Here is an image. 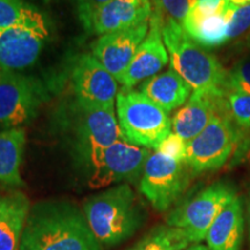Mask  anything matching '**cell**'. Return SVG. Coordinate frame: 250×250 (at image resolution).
Instances as JSON below:
<instances>
[{
  "mask_svg": "<svg viewBox=\"0 0 250 250\" xmlns=\"http://www.w3.org/2000/svg\"><path fill=\"white\" fill-rule=\"evenodd\" d=\"M156 152L174 159V160L186 161L187 143L176 133L170 132L162 140L159 147L156 148Z\"/></svg>",
  "mask_w": 250,
  "mask_h": 250,
  "instance_id": "4316f807",
  "label": "cell"
},
{
  "mask_svg": "<svg viewBox=\"0 0 250 250\" xmlns=\"http://www.w3.org/2000/svg\"><path fill=\"white\" fill-rule=\"evenodd\" d=\"M151 14V0H112L90 18L85 29L101 36L148 22Z\"/></svg>",
  "mask_w": 250,
  "mask_h": 250,
  "instance_id": "9a60e30c",
  "label": "cell"
},
{
  "mask_svg": "<svg viewBox=\"0 0 250 250\" xmlns=\"http://www.w3.org/2000/svg\"><path fill=\"white\" fill-rule=\"evenodd\" d=\"M161 21V20H160ZM161 34L169 55L170 68L189 83L193 92L226 95L227 71L173 20L161 22Z\"/></svg>",
  "mask_w": 250,
  "mask_h": 250,
  "instance_id": "7a4b0ae2",
  "label": "cell"
},
{
  "mask_svg": "<svg viewBox=\"0 0 250 250\" xmlns=\"http://www.w3.org/2000/svg\"><path fill=\"white\" fill-rule=\"evenodd\" d=\"M151 149L120 140L102 149L86 162L88 168V186L92 189H103L126 181L142 177Z\"/></svg>",
  "mask_w": 250,
  "mask_h": 250,
  "instance_id": "52a82bcc",
  "label": "cell"
},
{
  "mask_svg": "<svg viewBox=\"0 0 250 250\" xmlns=\"http://www.w3.org/2000/svg\"><path fill=\"white\" fill-rule=\"evenodd\" d=\"M227 92H237L250 95V58L237 62L227 72Z\"/></svg>",
  "mask_w": 250,
  "mask_h": 250,
  "instance_id": "484cf974",
  "label": "cell"
},
{
  "mask_svg": "<svg viewBox=\"0 0 250 250\" xmlns=\"http://www.w3.org/2000/svg\"><path fill=\"white\" fill-rule=\"evenodd\" d=\"M236 7L225 1L224 7L213 14H206L195 5L187 14L182 26L186 33L202 46H219L228 41V27Z\"/></svg>",
  "mask_w": 250,
  "mask_h": 250,
  "instance_id": "e0dca14e",
  "label": "cell"
},
{
  "mask_svg": "<svg viewBox=\"0 0 250 250\" xmlns=\"http://www.w3.org/2000/svg\"><path fill=\"white\" fill-rule=\"evenodd\" d=\"M196 5L206 14H213L224 7L225 0H197Z\"/></svg>",
  "mask_w": 250,
  "mask_h": 250,
  "instance_id": "f546056e",
  "label": "cell"
},
{
  "mask_svg": "<svg viewBox=\"0 0 250 250\" xmlns=\"http://www.w3.org/2000/svg\"><path fill=\"white\" fill-rule=\"evenodd\" d=\"M26 146V132L21 127L0 131V184L23 187L21 164Z\"/></svg>",
  "mask_w": 250,
  "mask_h": 250,
  "instance_id": "44dd1931",
  "label": "cell"
},
{
  "mask_svg": "<svg viewBox=\"0 0 250 250\" xmlns=\"http://www.w3.org/2000/svg\"><path fill=\"white\" fill-rule=\"evenodd\" d=\"M191 245L179 228L156 226L127 250H183Z\"/></svg>",
  "mask_w": 250,
  "mask_h": 250,
  "instance_id": "7402d4cb",
  "label": "cell"
},
{
  "mask_svg": "<svg viewBox=\"0 0 250 250\" xmlns=\"http://www.w3.org/2000/svg\"><path fill=\"white\" fill-rule=\"evenodd\" d=\"M192 88L182 77L169 68L144 81L140 93L166 112L181 107L191 96Z\"/></svg>",
  "mask_w": 250,
  "mask_h": 250,
  "instance_id": "ffe728a7",
  "label": "cell"
},
{
  "mask_svg": "<svg viewBox=\"0 0 250 250\" xmlns=\"http://www.w3.org/2000/svg\"><path fill=\"white\" fill-rule=\"evenodd\" d=\"M148 29L149 21L101 35L93 43L92 56L117 80L130 65L137 49L147 36Z\"/></svg>",
  "mask_w": 250,
  "mask_h": 250,
  "instance_id": "4fadbf2b",
  "label": "cell"
},
{
  "mask_svg": "<svg viewBox=\"0 0 250 250\" xmlns=\"http://www.w3.org/2000/svg\"><path fill=\"white\" fill-rule=\"evenodd\" d=\"M248 224H249V237H250V198H249V205H248Z\"/></svg>",
  "mask_w": 250,
  "mask_h": 250,
  "instance_id": "836d02e7",
  "label": "cell"
},
{
  "mask_svg": "<svg viewBox=\"0 0 250 250\" xmlns=\"http://www.w3.org/2000/svg\"><path fill=\"white\" fill-rule=\"evenodd\" d=\"M191 169L159 152L149 155L139 181V190L156 211H167L187 189Z\"/></svg>",
  "mask_w": 250,
  "mask_h": 250,
  "instance_id": "ba28073f",
  "label": "cell"
},
{
  "mask_svg": "<svg viewBox=\"0 0 250 250\" xmlns=\"http://www.w3.org/2000/svg\"><path fill=\"white\" fill-rule=\"evenodd\" d=\"M168 62L169 55L162 39L161 21L152 13L147 36L137 49L129 66L117 79L118 83H121L123 88L131 89L139 83L151 79L160 73Z\"/></svg>",
  "mask_w": 250,
  "mask_h": 250,
  "instance_id": "5bb4252c",
  "label": "cell"
},
{
  "mask_svg": "<svg viewBox=\"0 0 250 250\" xmlns=\"http://www.w3.org/2000/svg\"><path fill=\"white\" fill-rule=\"evenodd\" d=\"M118 124L124 139L133 145L154 149L171 132L168 112L140 92L123 88L116 99Z\"/></svg>",
  "mask_w": 250,
  "mask_h": 250,
  "instance_id": "277c9868",
  "label": "cell"
},
{
  "mask_svg": "<svg viewBox=\"0 0 250 250\" xmlns=\"http://www.w3.org/2000/svg\"><path fill=\"white\" fill-rule=\"evenodd\" d=\"M152 13L164 22L166 20H173L175 22L182 24L187 14L197 0H151Z\"/></svg>",
  "mask_w": 250,
  "mask_h": 250,
  "instance_id": "cb8c5ba5",
  "label": "cell"
},
{
  "mask_svg": "<svg viewBox=\"0 0 250 250\" xmlns=\"http://www.w3.org/2000/svg\"><path fill=\"white\" fill-rule=\"evenodd\" d=\"M183 250H210V249L208 248V246L202 245V243H192V245H189Z\"/></svg>",
  "mask_w": 250,
  "mask_h": 250,
  "instance_id": "1f68e13d",
  "label": "cell"
},
{
  "mask_svg": "<svg viewBox=\"0 0 250 250\" xmlns=\"http://www.w3.org/2000/svg\"><path fill=\"white\" fill-rule=\"evenodd\" d=\"M226 107L234 123L240 129L250 127V95L249 94L227 92L225 95Z\"/></svg>",
  "mask_w": 250,
  "mask_h": 250,
  "instance_id": "d4e9b609",
  "label": "cell"
},
{
  "mask_svg": "<svg viewBox=\"0 0 250 250\" xmlns=\"http://www.w3.org/2000/svg\"><path fill=\"white\" fill-rule=\"evenodd\" d=\"M245 219L242 201L235 197L224 208L206 234V246L210 250H241Z\"/></svg>",
  "mask_w": 250,
  "mask_h": 250,
  "instance_id": "d6986e66",
  "label": "cell"
},
{
  "mask_svg": "<svg viewBox=\"0 0 250 250\" xmlns=\"http://www.w3.org/2000/svg\"><path fill=\"white\" fill-rule=\"evenodd\" d=\"M225 95L192 92L189 100L175 114L171 129L188 143L208 126L214 115L225 105Z\"/></svg>",
  "mask_w": 250,
  "mask_h": 250,
  "instance_id": "2e32d148",
  "label": "cell"
},
{
  "mask_svg": "<svg viewBox=\"0 0 250 250\" xmlns=\"http://www.w3.org/2000/svg\"><path fill=\"white\" fill-rule=\"evenodd\" d=\"M241 46L243 49H246L247 51L250 52V30H249V33L245 36V39L242 40Z\"/></svg>",
  "mask_w": 250,
  "mask_h": 250,
  "instance_id": "d6a6232c",
  "label": "cell"
},
{
  "mask_svg": "<svg viewBox=\"0 0 250 250\" xmlns=\"http://www.w3.org/2000/svg\"><path fill=\"white\" fill-rule=\"evenodd\" d=\"M225 1L234 7H241V6L250 4V0H225Z\"/></svg>",
  "mask_w": 250,
  "mask_h": 250,
  "instance_id": "4dcf8cb0",
  "label": "cell"
},
{
  "mask_svg": "<svg viewBox=\"0 0 250 250\" xmlns=\"http://www.w3.org/2000/svg\"><path fill=\"white\" fill-rule=\"evenodd\" d=\"M30 208L23 192L11 191L0 196V250H20Z\"/></svg>",
  "mask_w": 250,
  "mask_h": 250,
  "instance_id": "ac0fdd59",
  "label": "cell"
},
{
  "mask_svg": "<svg viewBox=\"0 0 250 250\" xmlns=\"http://www.w3.org/2000/svg\"><path fill=\"white\" fill-rule=\"evenodd\" d=\"M235 197L230 184L215 182L171 211L167 225L182 230L191 245L201 243L218 214Z\"/></svg>",
  "mask_w": 250,
  "mask_h": 250,
  "instance_id": "8992f818",
  "label": "cell"
},
{
  "mask_svg": "<svg viewBox=\"0 0 250 250\" xmlns=\"http://www.w3.org/2000/svg\"><path fill=\"white\" fill-rule=\"evenodd\" d=\"M250 30V4L236 7L228 27V41L241 37Z\"/></svg>",
  "mask_w": 250,
  "mask_h": 250,
  "instance_id": "83f0119b",
  "label": "cell"
},
{
  "mask_svg": "<svg viewBox=\"0 0 250 250\" xmlns=\"http://www.w3.org/2000/svg\"><path fill=\"white\" fill-rule=\"evenodd\" d=\"M83 211L102 248L121 245L143 224V213L127 183H121L90 196L83 203Z\"/></svg>",
  "mask_w": 250,
  "mask_h": 250,
  "instance_id": "3957f363",
  "label": "cell"
},
{
  "mask_svg": "<svg viewBox=\"0 0 250 250\" xmlns=\"http://www.w3.org/2000/svg\"><path fill=\"white\" fill-rule=\"evenodd\" d=\"M226 101V100H225ZM225 105L198 136L187 143L186 162L193 173L215 170L223 167L242 138Z\"/></svg>",
  "mask_w": 250,
  "mask_h": 250,
  "instance_id": "5b68a950",
  "label": "cell"
},
{
  "mask_svg": "<svg viewBox=\"0 0 250 250\" xmlns=\"http://www.w3.org/2000/svg\"><path fill=\"white\" fill-rule=\"evenodd\" d=\"M42 88L33 78L0 71V127L14 129L35 116L42 102Z\"/></svg>",
  "mask_w": 250,
  "mask_h": 250,
  "instance_id": "30bf717a",
  "label": "cell"
},
{
  "mask_svg": "<svg viewBox=\"0 0 250 250\" xmlns=\"http://www.w3.org/2000/svg\"><path fill=\"white\" fill-rule=\"evenodd\" d=\"M48 36L46 22L20 24L0 30V71L18 72L31 66Z\"/></svg>",
  "mask_w": 250,
  "mask_h": 250,
  "instance_id": "7c38bea8",
  "label": "cell"
},
{
  "mask_svg": "<svg viewBox=\"0 0 250 250\" xmlns=\"http://www.w3.org/2000/svg\"><path fill=\"white\" fill-rule=\"evenodd\" d=\"M74 133L78 154L85 164L96 153L124 139L115 109L77 102Z\"/></svg>",
  "mask_w": 250,
  "mask_h": 250,
  "instance_id": "9c48e42d",
  "label": "cell"
},
{
  "mask_svg": "<svg viewBox=\"0 0 250 250\" xmlns=\"http://www.w3.org/2000/svg\"><path fill=\"white\" fill-rule=\"evenodd\" d=\"M71 85L76 102L115 109L118 81L92 55H81L71 71Z\"/></svg>",
  "mask_w": 250,
  "mask_h": 250,
  "instance_id": "8fae6325",
  "label": "cell"
},
{
  "mask_svg": "<svg viewBox=\"0 0 250 250\" xmlns=\"http://www.w3.org/2000/svg\"><path fill=\"white\" fill-rule=\"evenodd\" d=\"M45 22L44 15L23 0H0V30L20 24Z\"/></svg>",
  "mask_w": 250,
  "mask_h": 250,
  "instance_id": "603a6c76",
  "label": "cell"
},
{
  "mask_svg": "<svg viewBox=\"0 0 250 250\" xmlns=\"http://www.w3.org/2000/svg\"><path fill=\"white\" fill-rule=\"evenodd\" d=\"M112 0H77V8H78V15L83 23V28L88 23L90 18L93 17L96 12L100 11Z\"/></svg>",
  "mask_w": 250,
  "mask_h": 250,
  "instance_id": "f1b7e54d",
  "label": "cell"
},
{
  "mask_svg": "<svg viewBox=\"0 0 250 250\" xmlns=\"http://www.w3.org/2000/svg\"><path fill=\"white\" fill-rule=\"evenodd\" d=\"M20 250H102V246L78 206L44 202L30 208Z\"/></svg>",
  "mask_w": 250,
  "mask_h": 250,
  "instance_id": "6da1fadb",
  "label": "cell"
}]
</instances>
